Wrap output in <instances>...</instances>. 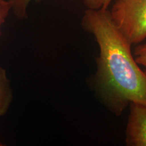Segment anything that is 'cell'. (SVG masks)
I'll use <instances>...</instances> for the list:
<instances>
[{
    "instance_id": "1",
    "label": "cell",
    "mask_w": 146,
    "mask_h": 146,
    "mask_svg": "<svg viewBox=\"0 0 146 146\" xmlns=\"http://www.w3.org/2000/svg\"><path fill=\"white\" fill-rule=\"evenodd\" d=\"M81 25L99 48L96 73L89 80L99 101L116 116L131 103L146 105V71L137 62L132 45L114 25L109 9H87Z\"/></svg>"
},
{
    "instance_id": "2",
    "label": "cell",
    "mask_w": 146,
    "mask_h": 146,
    "mask_svg": "<svg viewBox=\"0 0 146 146\" xmlns=\"http://www.w3.org/2000/svg\"><path fill=\"white\" fill-rule=\"evenodd\" d=\"M114 25L131 45L146 40V0H115L109 10Z\"/></svg>"
},
{
    "instance_id": "3",
    "label": "cell",
    "mask_w": 146,
    "mask_h": 146,
    "mask_svg": "<svg viewBox=\"0 0 146 146\" xmlns=\"http://www.w3.org/2000/svg\"><path fill=\"white\" fill-rule=\"evenodd\" d=\"M125 130L127 146H146V105L131 103Z\"/></svg>"
},
{
    "instance_id": "4",
    "label": "cell",
    "mask_w": 146,
    "mask_h": 146,
    "mask_svg": "<svg viewBox=\"0 0 146 146\" xmlns=\"http://www.w3.org/2000/svg\"><path fill=\"white\" fill-rule=\"evenodd\" d=\"M13 99L10 80L7 77L6 71L0 67V117L8 110Z\"/></svg>"
},
{
    "instance_id": "5",
    "label": "cell",
    "mask_w": 146,
    "mask_h": 146,
    "mask_svg": "<svg viewBox=\"0 0 146 146\" xmlns=\"http://www.w3.org/2000/svg\"><path fill=\"white\" fill-rule=\"evenodd\" d=\"M12 3V11L18 20L26 19L28 17L27 10L33 1L39 2L41 0H9Z\"/></svg>"
},
{
    "instance_id": "6",
    "label": "cell",
    "mask_w": 146,
    "mask_h": 146,
    "mask_svg": "<svg viewBox=\"0 0 146 146\" xmlns=\"http://www.w3.org/2000/svg\"><path fill=\"white\" fill-rule=\"evenodd\" d=\"M133 55L137 62L143 67L146 71V41H143L139 44L136 45L133 50Z\"/></svg>"
},
{
    "instance_id": "7",
    "label": "cell",
    "mask_w": 146,
    "mask_h": 146,
    "mask_svg": "<svg viewBox=\"0 0 146 146\" xmlns=\"http://www.w3.org/2000/svg\"><path fill=\"white\" fill-rule=\"evenodd\" d=\"M114 0H83L87 9L90 10H108Z\"/></svg>"
},
{
    "instance_id": "8",
    "label": "cell",
    "mask_w": 146,
    "mask_h": 146,
    "mask_svg": "<svg viewBox=\"0 0 146 146\" xmlns=\"http://www.w3.org/2000/svg\"><path fill=\"white\" fill-rule=\"evenodd\" d=\"M12 10V3L9 0H0V38L1 36V26L6 21Z\"/></svg>"
}]
</instances>
